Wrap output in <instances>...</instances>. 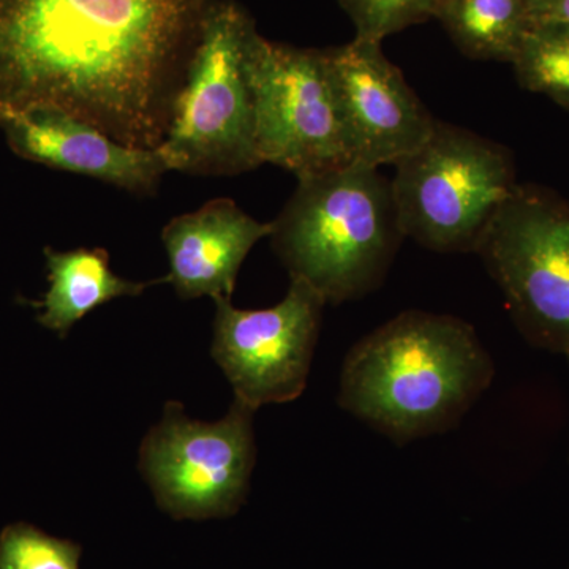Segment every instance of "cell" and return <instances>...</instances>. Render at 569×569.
Listing matches in <instances>:
<instances>
[{
    "instance_id": "9",
    "label": "cell",
    "mask_w": 569,
    "mask_h": 569,
    "mask_svg": "<svg viewBox=\"0 0 569 569\" xmlns=\"http://www.w3.org/2000/svg\"><path fill=\"white\" fill-rule=\"evenodd\" d=\"M212 358L238 402L257 410L305 392L326 305L312 284L291 277L287 296L271 309H236L217 298Z\"/></svg>"
},
{
    "instance_id": "3",
    "label": "cell",
    "mask_w": 569,
    "mask_h": 569,
    "mask_svg": "<svg viewBox=\"0 0 569 569\" xmlns=\"http://www.w3.org/2000/svg\"><path fill=\"white\" fill-rule=\"evenodd\" d=\"M272 227V247L290 277L312 284L326 305L376 291L406 239L391 181L356 163L298 178Z\"/></svg>"
},
{
    "instance_id": "7",
    "label": "cell",
    "mask_w": 569,
    "mask_h": 569,
    "mask_svg": "<svg viewBox=\"0 0 569 569\" xmlns=\"http://www.w3.org/2000/svg\"><path fill=\"white\" fill-rule=\"evenodd\" d=\"M247 70L261 163L296 178L353 163L326 50L274 43L257 32Z\"/></svg>"
},
{
    "instance_id": "1",
    "label": "cell",
    "mask_w": 569,
    "mask_h": 569,
    "mask_svg": "<svg viewBox=\"0 0 569 569\" xmlns=\"http://www.w3.org/2000/svg\"><path fill=\"white\" fill-rule=\"evenodd\" d=\"M212 0H0V116L58 110L159 149Z\"/></svg>"
},
{
    "instance_id": "13",
    "label": "cell",
    "mask_w": 569,
    "mask_h": 569,
    "mask_svg": "<svg viewBox=\"0 0 569 569\" xmlns=\"http://www.w3.org/2000/svg\"><path fill=\"white\" fill-rule=\"evenodd\" d=\"M50 290L43 301L39 323L66 337L74 323L97 307L122 296L141 295L149 284L164 282H132L114 274L110 254L104 249H74L69 252L44 250Z\"/></svg>"
},
{
    "instance_id": "15",
    "label": "cell",
    "mask_w": 569,
    "mask_h": 569,
    "mask_svg": "<svg viewBox=\"0 0 569 569\" xmlns=\"http://www.w3.org/2000/svg\"><path fill=\"white\" fill-rule=\"evenodd\" d=\"M512 67L523 89L569 110V26H531Z\"/></svg>"
},
{
    "instance_id": "5",
    "label": "cell",
    "mask_w": 569,
    "mask_h": 569,
    "mask_svg": "<svg viewBox=\"0 0 569 569\" xmlns=\"http://www.w3.org/2000/svg\"><path fill=\"white\" fill-rule=\"evenodd\" d=\"M391 186L406 238L433 252L467 253L477 252L518 183L507 148L437 121L429 140L396 164Z\"/></svg>"
},
{
    "instance_id": "18",
    "label": "cell",
    "mask_w": 569,
    "mask_h": 569,
    "mask_svg": "<svg viewBox=\"0 0 569 569\" xmlns=\"http://www.w3.org/2000/svg\"><path fill=\"white\" fill-rule=\"evenodd\" d=\"M531 24L569 26V0H529Z\"/></svg>"
},
{
    "instance_id": "10",
    "label": "cell",
    "mask_w": 569,
    "mask_h": 569,
    "mask_svg": "<svg viewBox=\"0 0 569 569\" xmlns=\"http://www.w3.org/2000/svg\"><path fill=\"white\" fill-rule=\"evenodd\" d=\"M326 56L353 163L396 167L429 140L437 119L385 56L381 41L355 37Z\"/></svg>"
},
{
    "instance_id": "11",
    "label": "cell",
    "mask_w": 569,
    "mask_h": 569,
    "mask_svg": "<svg viewBox=\"0 0 569 569\" xmlns=\"http://www.w3.org/2000/svg\"><path fill=\"white\" fill-rule=\"evenodd\" d=\"M11 151L31 162L151 193L168 173L159 149H137L69 112L28 110L0 116Z\"/></svg>"
},
{
    "instance_id": "6",
    "label": "cell",
    "mask_w": 569,
    "mask_h": 569,
    "mask_svg": "<svg viewBox=\"0 0 569 569\" xmlns=\"http://www.w3.org/2000/svg\"><path fill=\"white\" fill-rule=\"evenodd\" d=\"M535 347L569 361V203L516 186L486 228L477 252Z\"/></svg>"
},
{
    "instance_id": "17",
    "label": "cell",
    "mask_w": 569,
    "mask_h": 569,
    "mask_svg": "<svg viewBox=\"0 0 569 569\" xmlns=\"http://www.w3.org/2000/svg\"><path fill=\"white\" fill-rule=\"evenodd\" d=\"M443 0H339L356 39L383 41L410 26L437 18Z\"/></svg>"
},
{
    "instance_id": "12",
    "label": "cell",
    "mask_w": 569,
    "mask_h": 569,
    "mask_svg": "<svg viewBox=\"0 0 569 569\" xmlns=\"http://www.w3.org/2000/svg\"><path fill=\"white\" fill-rule=\"evenodd\" d=\"M272 228V222H258L230 198H216L174 217L162 231L170 261L164 282L173 283L183 299H231L247 254L261 239L271 238Z\"/></svg>"
},
{
    "instance_id": "4",
    "label": "cell",
    "mask_w": 569,
    "mask_h": 569,
    "mask_svg": "<svg viewBox=\"0 0 569 569\" xmlns=\"http://www.w3.org/2000/svg\"><path fill=\"white\" fill-rule=\"evenodd\" d=\"M257 32L250 14L233 0H212L206 10L159 148L168 170L236 176L263 164L247 70Z\"/></svg>"
},
{
    "instance_id": "16",
    "label": "cell",
    "mask_w": 569,
    "mask_h": 569,
    "mask_svg": "<svg viewBox=\"0 0 569 569\" xmlns=\"http://www.w3.org/2000/svg\"><path fill=\"white\" fill-rule=\"evenodd\" d=\"M81 546L18 522L0 533V569H80Z\"/></svg>"
},
{
    "instance_id": "14",
    "label": "cell",
    "mask_w": 569,
    "mask_h": 569,
    "mask_svg": "<svg viewBox=\"0 0 569 569\" xmlns=\"http://www.w3.org/2000/svg\"><path fill=\"white\" fill-rule=\"evenodd\" d=\"M436 20L467 58L509 63L533 26L529 0H443Z\"/></svg>"
},
{
    "instance_id": "2",
    "label": "cell",
    "mask_w": 569,
    "mask_h": 569,
    "mask_svg": "<svg viewBox=\"0 0 569 569\" xmlns=\"http://www.w3.org/2000/svg\"><path fill=\"white\" fill-rule=\"evenodd\" d=\"M492 358L458 317L408 310L343 361L339 406L397 443L447 432L492 383Z\"/></svg>"
},
{
    "instance_id": "8",
    "label": "cell",
    "mask_w": 569,
    "mask_h": 569,
    "mask_svg": "<svg viewBox=\"0 0 569 569\" xmlns=\"http://www.w3.org/2000/svg\"><path fill=\"white\" fill-rule=\"evenodd\" d=\"M253 413L234 400L220 421H194L181 403L168 402L140 449V468L159 507L176 519L233 515L244 501L257 458Z\"/></svg>"
}]
</instances>
